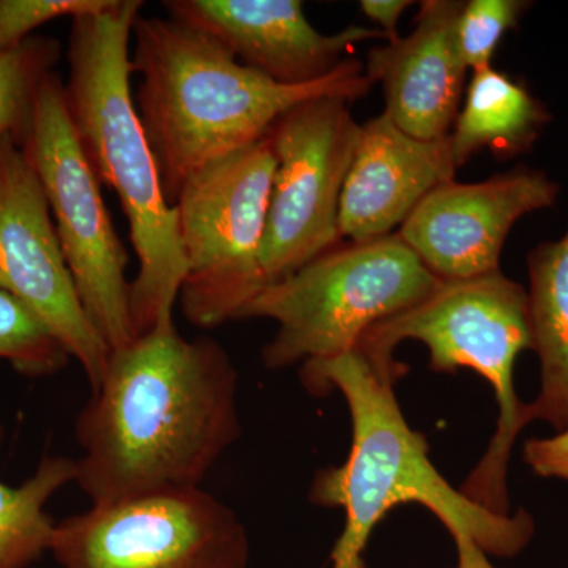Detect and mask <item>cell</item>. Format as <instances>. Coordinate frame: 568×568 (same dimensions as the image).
Returning a JSON list of instances; mask_svg holds the SVG:
<instances>
[{
  "label": "cell",
  "mask_w": 568,
  "mask_h": 568,
  "mask_svg": "<svg viewBox=\"0 0 568 568\" xmlns=\"http://www.w3.org/2000/svg\"><path fill=\"white\" fill-rule=\"evenodd\" d=\"M239 372L211 336L160 321L111 351L77 418V481L92 506L201 487L242 436Z\"/></svg>",
  "instance_id": "6da1fadb"
},
{
  "label": "cell",
  "mask_w": 568,
  "mask_h": 568,
  "mask_svg": "<svg viewBox=\"0 0 568 568\" xmlns=\"http://www.w3.org/2000/svg\"><path fill=\"white\" fill-rule=\"evenodd\" d=\"M133 37V73L141 77L134 103L170 205L197 171L264 140L297 104L321 97L354 103L373 88L364 63L351 58L323 80L280 84L171 17L140 14Z\"/></svg>",
  "instance_id": "7a4b0ae2"
},
{
  "label": "cell",
  "mask_w": 568,
  "mask_h": 568,
  "mask_svg": "<svg viewBox=\"0 0 568 568\" xmlns=\"http://www.w3.org/2000/svg\"><path fill=\"white\" fill-rule=\"evenodd\" d=\"M306 390L345 396L353 444L342 466L317 470L308 499L342 508L345 529L332 551V568H366L364 555L376 526L392 508L420 504L444 528L465 534L497 558H514L532 540L536 525L528 511L497 515L452 487L429 459L425 436L410 428L395 395L398 377L369 364L361 351L301 366Z\"/></svg>",
  "instance_id": "3957f363"
},
{
  "label": "cell",
  "mask_w": 568,
  "mask_h": 568,
  "mask_svg": "<svg viewBox=\"0 0 568 568\" xmlns=\"http://www.w3.org/2000/svg\"><path fill=\"white\" fill-rule=\"evenodd\" d=\"M141 0H114L102 13L71 20L67 111L99 181L118 194L136 252L134 336L174 320L186 274L178 213L164 197L159 166L132 93L130 40Z\"/></svg>",
  "instance_id": "277c9868"
},
{
  "label": "cell",
  "mask_w": 568,
  "mask_h": 568,
  "mask_svg": "<svg viewBox=\"0 0 568 568\" xmlns=\"http://www.w3.org/2000/svg\"><path fill=\"white\" fill-rule=\"evenodd\" d=\"M409 339L428 349L433 372L454 375L473 369L495 390V435L459 491L493 514H510L508 463L526 426V403L515 392L514 368L518 355L532 349L528 291L500 271L440 280L420 304L373 325L357 349L377 369L402 379L406 366L396 361L395 349Z\"/></svg>",
  "instance_id": "5b68a950"
},
{
  "label": "cell",
  "mask_w": 568,
  "mask_h": 568,
  "mask_svg": "<svg viewBox=\"0 0 568 568\" xmlns=\"http://www.w3.org/2000/svg\"><path fill=\"white\" fill-rule=\"evenodd\" d=\"M439 283L395 233L327 250L265 287L239 321L278 325L263 349L265 368L302 366L355 349L373 325L420 304Z\"/></svg>",
  "instance_id": "8992f818"
},
{
  "label": "cell",
  "mask_w": 568,
  "mask_h": 568,
  "mask_svg": "<svg viewBox=\"0 0 568 568\" xmlns=\"http://www.w3.org/2000/svg\"><path fill=\"white\" fill-rule=\"evenodd\" d=\"M274 170L265 136L197 171L175 197L186 263L179 302L194 327L239 321L267 287L261 256Z\"/></svg>",
  "instance_id": "52a82bcc"
},
{
  "label": "cell",
  "mask_w": 568,
  "mask_h": 568,
  "mask_svg": "<svg viewBox=\"0 0 568 568\" xmlns=\"http://www.w3.org/2000/svg\"><path fill=\"white\" fill-rule=\"evenodd\" d=\"M50 205L63 257L85 315L111 351L134 336L129 254L115 233L102 182L85 159L67 111L63 82L52 71L40 82L22 142Z\"/></svg>",
  "instance_id": "ba28073f"
},
{
  "label": "cell",
  "mask_w": 568,
  "mask_h": 568,
  "mask_svg": "<svg viewBox=\"0 0 568 568\" xmlns=\"http://www.w3.org/2000/svg\"><path fill=\"white\" fill-rule=\"evenodd\" d=\"M50 552L59 568H248L252 544L233 508L196 487L71 515Z\"/></svg>",
  "instance_id": "9c48e42d"
},
{
  "label": "cell",
  "mask_w": 568,
  "mask_h": 568,
  "mask_svg": "<svg viewBox=\"0 0 568 568\" xmlns=\"http://www.w3.org/2000/svg\"><path fill=\"white\" fill-rule=\"evenodd\" d=\"M351 104L342 97L308 100L267 134L275 159L261 256L267 286L342 244L339 203L361 136Z\"/></svg>",
  "instance_id": "30bf717a"
},
{
  "label": "cell",
  "mask_w": 568,
  "mask_h": 568,
  "mask_svg": "<svg viewBox=\"0 0 568 568\" xmlns=\"http://www.w3.org/2000/svg\"><path fill=\"white\" fill-rule=\"evenodd\" d=\"M0 291L28 306L99 387L111 349L85 315L39 175L10 134L0 140Z\"/></svg>",
  "instance_id": "8fae6325"
},
{
  "label": "cell",
  "mask_w": 568,
  "mask_h": 568,
  "mask_svg": "<svg viewBox=\"0 0 568 568\" xmlns=\"http://www.w3.org/2000/svg\"><path fill=\"white\" fill-rule=\"evenodd\" d=\"M558 194V183L528 166L481 182L454 179L426 194L396 234L437 278H473L500 271L514 224L551 207Z\"/></svg>",
  "instance_id": "7c38bea8"
},
{
  "label": "cell",
  "mask_w": 568,
  "mask_h": 568,
  "mask_svg": "<svg viewBox=\"0 0 568 568\" xmlns=\"http://www.w3.org/2000/svg\"><path fill=\"white\" fill-rule=\"evenodd\" d=\"M168 14L219 41L235 61L280 84L323 80L366 40H387L379 29L351 26L325 36L313 28L301 0H166Z\"/></svg>",
  "instance_id": "4fadbf2b"
},
{
  "label": "cell",
  "mask_w": 568,
  "mask_h": 568,
  "mask_svg": "<svg viewBox=\"0 0 568 568\" xmlns=\"http://www.w3.org/2000/svg\"><path fill=\"white\" fill-rule=\"evenodd\" d=\"M463 6L425 0L409 36L372 48L366 58V78L383 85L384 112L410 136L439 140L454 129L469 71L458 40Z\"/></svg>",
  "instance_id": "5bb4252c"
},
{
  "label": "cell",
  "mask_w": 568,
  "mask_h": 568,
  "mask_svg": "<svg viewBox=\"0 0 568 568\" xmlns=\"http://www.w3.org/2000/svg\"><path fill=\"white\" fill-rule=\"evenodd\" d=\"M458 170L450 136H410L386 112L369 119L361 125L343 189L339 235L366 242L395 234L426 194L454 181Z\"/></svg>",
  "instance_id": "9a60e30c"
},
{
  "label": "cell",
  "mask_w": 568,
  "mask_h": 568,
  "mask_svg": "<svg viewBox=\"0 0 568 568\" xmlns=\"http://www.w3.org/2000/svg\"><path fill=\"white\" fill-rule=\"evenodd\" d=\"M529 328L540 358V394L526 403L525 424L544 420L568 428V230L529 253Z\"/></svg>",
  "instance_id": "2e32d148"
},
{
  "label": "cell",
  "mask_w": 568,
  "mask_h": 568,
  "mask_svg": "<svg viewBox=\"0 0 568 568\" xmlns=\"http://www.w3.org/2000/svg\"><path fill=\"white\" fill-rule=\"evenodd\" d=\"M551 115L525 82L488 67L473 71L450 142L458 166L478 152L507 160L529 152Z\"/></svg>",
  "instance_id": "e0dca14e"
},
{
  "label": "cell",
  "mask_w": 568,
  "mask_h": 568,
  "mask_svg": "<svg viewBox=\"0 0 568 568\" xmlns=\"http://www.w3.org/2000/svg\"><path fill=\"white\" fill-rule=\"evenodd\" d=\"M74 477V459L44 457L24 484L0 480V568H29L50 552L55 521L47 506Z\"/></svg>",
  "instance_id": "ac0fdd59"
},
{
  "label": "cell",
  "mask_w": 568,
  "mask_h": 568,
  "mask_svg": "<svg viewBox=\"0 0 568 568\" xmlns=\"http://www.w3.org/2000/svg\"><path fill=\"white\" fill-rule=\"evenodd\" d=\"M61 55L58 41L31 39L20 50L0 51V140L24 142L40 82Z\"/></svg>",
  "instance_id": "d6986e66"
},
{
  "label": "cell",
  "mask_w": 568,
  "mask_h": 568,
  "mask_svg": "<svg viewBox=\"0 0 568 568\" xmlns=\"http://www.w3.org/2000/svg\"><path fill=\"white\" fill-rule=\"evenodd\" d=\"M70 355L28 306L0 291V361L28 377L55 375Z\"/></svg>",
  "instance_id": "ffe728a7"
},
{
  "label": "cell",
  "mask_w": 568,
  "mask_h": 568,
  "mask_svg": "<svg viewBox=\"0 0 568 568\" xmlns=\"http://www.w3.org/2000/svg\"><path fill=\"white\" fill-rule=\"evenodd\" d=\"M530 3L525 0H469L458 21L459 50L467 69L493 67L500 41L517 28Z\"/></svg>",
  "instance_id": "44dd1931"
},
{
  "label": "cell",
  "mask_w": 568,
  "mask_h": 568,
  "mask_svg": "<svg viewBox=\"0 0 568 568\" xmlns=\"http://www.w3.org/2000/svg\"><path fill=\"white\" fill-rule=\"evenodd\" d=\"M114 0H0V51L20 50L31 33L59 18L111 9Z\"/></svg>",
  "instance_id": "7402d4cb"
},
{
  "label": "cell",
  "mask_w": 568,
  "mask_h": 568,
  "mask_svg": "<svg viewBox=\"0 0 568 568\" xmlns=\"http://www.w3.org/2000/svg\"><path fill=\"white\" fill-rule=\"evenodd\" d=\"M523 455L537 476L568 481V428L551 437L526 440Z\"/></svg>",
  "instance_id": "603a6c76"
},
{
  "label": "cell",
  "mask_w": 568,
  "mask_h": 568,
  "mask_svg": "<svg viewBox=\"0 0 568 568\" xmlns=\"http://www.w3.org/2000/svg\"><path fill=\"white\" fill-rule=\"evenodd\" d=\"M414 2L410 0H362L361 10L368 20L379 26V31L386 33L387 41L399 39L398 21Z\"/></svg>",
  "instance_id": "cb8c5ba5"
},
{
  "label": "cell",
  "mask_w": 568,
  "mask_h": 568,
  "mask_svg": "<svg viewBox=\"0 0 568 568\" xmlns=\"http://www.w3.org/2000/svg\"><path fill=\"white\" fill-rule=\"evenodd\" d=\"M452 538L457 547V568H496L489 562L487 552L473 538L465 534H454Z\"/></svg>",
  "instance_id": "d4e9b609"
}]
</instances>
